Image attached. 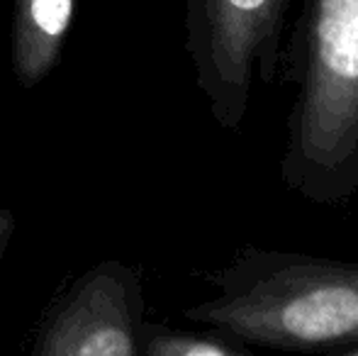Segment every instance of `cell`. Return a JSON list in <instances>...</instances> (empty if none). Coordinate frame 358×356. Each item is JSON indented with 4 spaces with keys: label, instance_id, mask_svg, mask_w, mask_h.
<instances>
[{
    "label": "cell",
    "instance_id": "obj_8",
    "mask_svg": "<svg viewBox=\"0 0 358 356\" xmlns=\"http://www.w3.org/2000/svg\"><path fill=\"white\" fill-rule=\"evenodd\" d=\"M339 356H358V349H356V352H346V354H339Z\"/></svg>",
    "mask_w": 358,
    "mask_h": 356
},
{
    "label": "cell",
    "instance_id": "obj_1",
    "mask_svg": "<svg viewBox=\"0 0 358 356\" xmlns=\"http://www.w3.org/2000/svg\"><path fill=\"white\" fill-rule=\"evenodd\" d=\"M290 57L300 81L283 176L317 203L358 188V0H305Z\"/></svg>",
    "mask_w": 358,
    "mask_h": 356
},
{
    "label": "cell",
    "instance_id": "obj_5",
    "mask_svg": "<svg viewBox=\"0 0 358 356\" xmlns=\"http://www.w3.org/2000/svg\"><path fill=\"white\" fill-rule=\"evenodd\" d=\"M76 0H15L13 66L22 86L39 83L66 42Z\"/></svg>",
    "mask_w": 358,
    "mask_h": 356
},
{
    "label": "cell",
    "instance_id": "obj_7",
    "mask_svg": "<svg viewBox=\"0 0 358 356\" xmlns=\"http://www.w3.org/2000/svg\"><path fill=\"white\" fill-rule=\"evenodd\" d=\"M10 232H13V218H10V213L0 210V249L5 247V239L10 237Z\"/></svg>",
    "mask_w": 358,
    "mask_h": 356
},
{
    "label": "cell",
    "instance_id": "obj_4",
    "mask_svg": "<svg viewBox=\"0 0 358 356\" xmlns=\"http://www.w3.org/2000/svg\"><path fill=\"white\" fill-rule=\"evenodd\" d=\"M39 356H137L124 283L93 273L49 329Z\"/></svg>",
    "mask_w": 358,
    "mask_h": 356
},
{
    "label": "cell",
    "instance_id": "obj_6",
    "mask_svg": "<svg viewBox=\"0 0 358 356\" xmlns=\"http://www.w3.org/2000/svg\"><path fill=\"white\" fill-rule=\"evenodd\" d=\"M146 356H246V354L208 337L161 334V337H154L149 342Z\"/></svg>",
    "mask_w": 358,
    "mask_h": 356
},
{
    "label": "cell",
    "instance_id": "obj_2",
    "mask_svg": "<svg viewBox=\"0 0 358 356\" xmlns=\"http://www.w3.org/2000/svg\"><path fill=\"white\" fill-rule=\"evenodd\" d=\"M188 315L261 347L356 344L358 264L249 252L224 273L222 295Z\"/></svg>",
    "mask_w": 358,
    "mask_h": 356
},
{
    "label": "cell",
    "instance_id": "obj_3",
    "mask_svg": "<svg viewBox=\"0 0 358 356\" xmlns=\"http://www.w3.org/2000/svg\"><path fill=\"white\" fill-rule=\"evenodd\" d=\"M292 0H185L188 52L217 118L234 127L254 78L271 83Z\"/></svg>",
    "mask_w": 358,
    "mask_h": 356
}]
</instances>
